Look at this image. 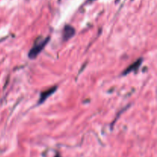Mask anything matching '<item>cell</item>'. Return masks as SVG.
I'll use <instances>...</instances> for the list:
<instances>
[{"label":"cell","instance_id":"6da1fadb","mask_svg":"<svg viewBox=\"0 0 157 157\" xmlns=\"http://www.w3.org/2000/svg\"><path fill=\"white\" fill-rule=\"evenodd\" d=\"M49 40H50V37L43 38V37L41 36H38V38L34 41L33 46H32V49H30V51L29 52V54H28L29 58L34 59V58H36V57L39 55L40 52L44 49V48L45 47L46 45L48 43Z\"/></svg>","mask_w":157,"mask_h":157},{"label":"cell","instance_id":"7a4b0ae2","mask_svg":"<svg viewBox=\"0 0 157 157\" xmlns=\"http://www.w3.org/2000/svg\"><path fill=\"white\" fill-rule=\"evenodd\" d=\"M75 34V29L73 26L70 25H66L62 30V39L63 41H67Z\"/></svg>","mask_w":157,"mask_h":157},{"label":"cell","instance_id":"3957f363","mask_svg":"<svg viewBox=\"0 0 157 157\" xmlns=\"http://www.w3.org/2000/svg\"><path fill=\"white\" fill-rule=\"evenodd\" d=\"M58 89V86H53V87L50 88V89H47L45 91H43L40 93V96H39V99L38 101V105L42 104L51 95H52L53 93H55V91L57 90Z\"/></svg>","mask_w":157,"mask_h":157},{"label":"cell","instance_id":"277c9868","mask_svg":"<svg viewBox=\"0 0 157 157\" xmlns=\"http://www.w3.org/2000/svg\"><path fill=\"white\" fill-rule=\"evenodd\" d=\"M142 62H143V58H138L136 62H134L133 64L130 65V66L125 69V70H124L122 75H128L129 73H130V72H137V70L139 69V68L140 67Z\"/></svg>","mask_w":157,"mask_h":157},{"label":"cell","instance_id":"5b68a950","mask_svg":"<svg viewBox=\"0 0 157 157\" xmlns=\"http://www.w3.org/2000/svg\"><path fill=\"white\" fill-rule=\"evenodd\" d=\"M55 157H61V155H60V153H57L56 155H55Z\"/></svg>","mask_w":157,"mask_h":157},{"label":"cell","instance_id":"8992f818","mask_svg":"<svg viewBox=\"0 0 157 157\" xmlns=\"http://www.w3.org/2000/svg\"><path fill=\"white\" fill-rule=\"evenodd\" d=\"M89 1H93V0H89Z\"/></svg>","mask_w":157,"mask_h":157}]
</instances>
